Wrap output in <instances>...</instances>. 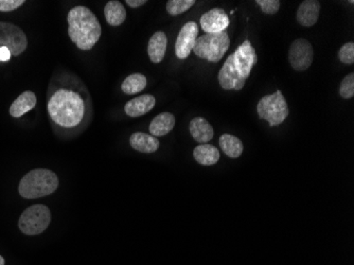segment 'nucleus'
<instances>
[{
    "instance_id": "nucleus-14",
    "label": "nucleus",
    "mask_w": 354,
    "mask_h": 265,
    "mask_svg": "<svg viewBox=\"0 0 354 265\" xmlns=\"http://www.w3.org/2000/svg\"><path fill=\"white\" fill-rule=\"evenodd\" d=\"M130 144L132 149L141 153H154L159 149L160 142L154 136L144 132H136L130 136Z\"/></svg>"
},
{
    "instance_id": "nucleus-2",
    "label": "nucleus",
    "mask_w": 354,
    "mask_h": 265,
    "mask_svg": "<svg viewBox=\"0 0 354 265\" xmlns=\"http://www.w3.org/2000/svg\"><path fill=\"white\" fill-rule=\"evenodd\" d=\"M258 62L256 50L246 39L239 48L227 57L219 72V83L225 90H239L244 87L253 67Z\"/></svg>"
},
{
    "instance_id": "nucleus-23",
    "label": "nucleus",
    "mask_w": 354,
    "mask_h": 265,
    "mask_svg": "<svg viewBox=\"0 0 354 265\" xmlns=\"http://www.w3.org/2000/svg\"><path fill=\"white\" fill-rule=\"evenodd\" d=\"M195 3V0H170L167 3V11L171 17H177L188 11Z\"/></svg>"
},
{
    "instance_id": "nucleus-1",
    "label": "nucleus",
    "mask_w": 354,
    "mask_h": 265,
    "mask_svg": "<svg viewBox=\"0 0 354 265\" xmlns=\"http://www.w3.org/2000/svg\"><path fill=\"white\" fill-rule=\"evenodd\" d=\"M48 114L57 126L75 130L84 122L87 106L80 92L72 88H59L48 101Z\"/></svg>"
},
{
    "instance_id": "nucleus-7",
    "label": "nucleus",
    "mask_w": 354,
    "mask_h": 265,
    "mask_svg": "<svg viewBox=\"0 0 354 265\" xmlns=\"http://www.w3.org/2000/svg\"><path fill=\"white\" fill-rule=\"evenodd\" d=\"M51 213L45 205H33L23 211L19 217V227L27 235H39L48 228Z\"/></svg>"
},
{
    "instance_id": "nucleus-8",
    "label": "nucleus",
    "mask_w": 354,
    "mask_h": 265,
    "mask_svg": "<svg viewBox=\"0 0 354 265\" xmlns=\"http://www.w3.org/2000/svg\"><path fill=\"white\" fill-rule=\"evenodd\" d=\"M27 46V37L21 28L14 23L0 21V47H6L12 55L19 57Z\"/></svg>"
},
{
    "instance_id": "nucleus-17",
    "label": "nucleus",
    "mask_w": 354,
    "mask_h": 265,
    "mask_svg": "<svg viewBox=\"0 0 354 265\" xmlns=\"http://www.w3.org/2000/svg\"><path fill=\"white\" fill-rule=\"evenodd\" d=\"M175 126V117L170 112H161L152 120L150 124V132L154 137H162L173 130Z\"/></svg>"
},
{
    "instance_id": "nucleus-27",
    "label": "nucleus",
    "mask_w": 354,
    "mask_h": 265,
    "mask_svg": "<svg viewBox=\"0 0 354 265\" xmlns=\"http://www.w3.org/2000/svg\"><path fill=\"white\" fill-rule=\"evenodd\" d=\"M25 3V0H0V12H12Z\"/></svg>"
},
{
    "instance_id": "nucleus-25",
    "label": "nucleus",
    "mask_w": 354,
    "mask_h": 265,
    "mask_svg": "<svg viewBox=\"0 0 354 265\" xmlns=\"http://www.w3.org/2000/svg\"><path fill=\"white\" fill-rule=\"evenodd\" d=\"M338 59L346 65H352L354 63V43L352 41L345 43L338 51Z\"/></svg>"
},
{
    "instance_id": "nucleus-18",
    "label": "nucleus",
    "mask_w": 354,
    "mask_h": 265,
    "mask_svg": "<svg viewBox=\"0 0 354 265\" xmlns=\"http://www.w3.org/2000/svg\"><path fill=\"white\" fill-rule=\"evenodd\" d=\"M35 106H37V96L35 92H25L12 103L9 112L14 118H19L33 110Z\"/></svg>"
},
{
    "instance_id": "nucleus-26",
    "label": "nucleus",
    "mask_w": 354,
    "mask_h": 265,
    "mask_svg": "<svg viewBox=\"0 0 354 265\" xmlns=\"http://www.w3.org/2000/svg\"><path fill=\"white\" fill-rule=\"evenodd\" d=\"M256 3L260 6L263 13L274 15L280 9L279 0H256Z\"/></svg>"
},
{
    "instance_id": "nucleus-16",
    "label": "nucleus",
    "mask_w": 354,
    "mask_h": 265,
    "mask_svg": "<svg viewBox=\"0 0 354 265\" xmlns=\"http://www.w3.org/2000/svg\"><path fill=\"white\" fill-rule=\"evenodd\" d=\"M189 130L193 139L201 144L210 141L215 135L213 126L203 117H197L193 119V121L190 122Z\"/></svg>"
},
{
    "instance_id": "nucleus-29",
    "label": "nucleus",
    "mask_w": 354,
    "mask_h": 265,
    "mask_svg": "<svg viewBox=\"0 0 354 265\" xmlns=\"http://www.w3.org/2000/svg\"><path fill=\"white\" fill-rule=\"evenodd\" d=\"M146 3H148L146 0H126V3H128L130 8H139Z\"/></svg>"
},
{
    "instance_id": "nucleus-9",
    "label": "nucleus",
    "mask_w": 354,
    "mask_h": 265,
    "mask_svg": "<svg viewBox=\"0 0 354 265\" xmlns=\"http://www.w3.org/2000/svg\"><path fill=\"white\" fill-rule=\"evenodd\" d=\"M314 60V50L311 43L304 39L293 41L288 51L291 66L296 71H304L311 66Z\"/></svg>"
},
{
    "instance_id": "nucleus-28",
    "label": "nucleus",
    "mask_w": 354,
    "mask_h": 265,
    "mask_svg": "<svg viewBox=\"0 0 354 265\" xmlns=\"http://www.w3.org/2000/svg\"><path fill=\"white\" fill-rule=\"evenodd\" d=\"M12 55L9 49L6 47H0V62H8L11 59Z\"/></svg>"
},
{
    "instance_id": "nucleus-3",
    "label": "nucleus",
    "mask_w": 354,
    "mask_h": 265,
    "mask_svg": "<svg viewBox=\"0 0 354 265\" xmlns=\"http://www.w3.org/2000/svg\"><path fill=\"white\" fill-rule=\"evenodd\" d=\"M68 35L81 50L94 48L102 35V27L96 15L84 6H77L68 12Z\"/></svg>"
},
{
    "instance_id": "nucleus-22",
    "label": "nucleus",
    "mask_w": 354,
    "mask_h": 265,
    "mask_svg": "<svg viewBox=\"0 0 354 265\" xmlns=\"http://www.w3.org/2000/svg\"><path fill=\"white\" fill-rule=\"evenodd\" d=\"M146 86V78L142 73H132L122 83V92L126 95H136Z\"/></svg>"
},
{
    "instance_id": "nucleus-15",
    "label": "nucleus",
    "mask_w": 354,
    "mask_h": 265,
    "mask_svg": "<svg viewBox=\"0 0 354 265\" xmlns=\"http://www.w3.org/2000/svg\"><path fill=\"white\" fill-rule=\"evenodd\" d=\"M168 39L167 35L162 31H157L154 33L153 37L150 39L148 45V55L150 60L154 64H159L165 57L167 51Z\"/></svg>"
},
{
    "instance_id": "nucleus-5",
    "label": "nucleus",
    "mask_w": 354,
    "mask_h": 265,
    "mask_svg": "<svg viewBox=\"0 0 354 265\" xmlns=\"http://www.w3.org/2000/svg\"><path fill=\"white\" fill-rule=\"evenodd\" d=\"M230 46V39L226 31L219 33H206L197 37L193 52L210 63H219L226 55Z\"/></svg>"
},
{
    "instance_id": "nucleus-24",
    "label": "nucleus",
    "mask_w": 354,
    "mask_h": 265,
    "mask_svg": "<svg viewBox=\"0 0 354 265\" xmlns=\"http://www.w3.org/2000/svg\"><path fill=\"white\" fill-rule=\"evenodd\" d=\"M340 96L344 99H351L354 96V73L351 72L345 77L340 85Z\"/></svg>"
},
{
    "instance_id": "nucleus-12",
    "label": "nucleus",
    "mask_w": 354,
    "mask_h": 265,
    "mask_svg": "<svg viewBox=\"0 0 354 265\" xmlns=\"http://www.w3.org/2000/svg\"><path fill=\"white\" fill-rule=\"evenodd\" d=\"M155 104V98L152 95H142L128 101L124 106V110L128 116L137 118L151 112Z\"/></svg>"
},
{
    "instance_id": "nucleus-10",
    "label": "nucleus",
    "mask_w": 354,
    "mask_h": 265,
    "mask_svg": "<svg viewBox=\"0 0 354 265\" xmlns=\"http://www.w3.org/2000/svg\"><path fill=\"white\" fill-rule=\"evenodd\" d=\"M197 35H199V27H197L195 21H189V23L184 25L181 32L179 33V37L176 39V57L181 60H185L189 57L190 53L193 50V47H195Z\"/></svg>"
},
{
    "instance_id": "nucleus-30",
    "label": "nucleus",
    "mask_w": 354,
    "mask_h": 265,
    "mask_svg": "<svg viewBox=\"0 0 354 265\" xmlns=\"http://www.w3.org/2000/svg\"><path fill=\"white\" fill-rule=\"evenodd\" d=\"M0 265H5V259L0 256Z\"/></svg>"
},
{
    "instance_id": "nucleus-11",
    "label": "nucleus",
    "mask_w": 354,
    "mask_h": 265,
    "mask_svg": "<svg viewBox=\"0 0 354 265\" xmlns=\"http://www.w3.org/2000/svg\"><path fill=\"white\" fill-rule=\"evenodd\" d=\"M228 15L219 8H215L201 17V27L206 33H219L229 27Z\"/></svg>"
},
{
    "instance_id": "nucleus-21",
    "label": "nucleus",
    "mask_w": 354,
    "mask_h": 265,
    "mask_svg": "<svg viewBox=\"0 0 354 265\" xmlns=\"http://www.w3.org/2000/svg\"><path fill=\"white\" fill-rule=\"evenodd\" d=\"M219 146L227 156L238 158L243 153V144L238 137L230 134H223L219 138Z\"/></svg>"
},
{
    "instance_id": "nucleus-4",
    "label": "nucleus",
    "mask_w": 354,
    "mask_h": 265,
    "mask_svg": "<svg viewBox=\"0 0 354 265\" xmlns=\"http://www.w3.org/2000/svg\"><path fill=\"white\" fill-rule=\"evenodd\" d=\"M57 187L59 179L55 172L47 169H35L21 179L19 193L25 199H39L52 195Z\"/></svg>"
},
{
    "instance_id": "nucleus-6",
    "label": "nucleus",
    "mask_w": 354,
    "mask_h": 265,
    "mask_svg": "<svg viewBox=\"0 0 354 265\" xmlns=\"http://www.w3.org/2000/svg\"><path fill=\"white\" fill-rule=\"evenodd\" d=\"M257 110L261 119L268 121L270 126H280L290 114L288 103L282 90H277L275 94L263 97L259 101Z\"/></svg>"
},
{
    "instance_id": "nucleus-20",
    "label": "nucleus",
    "mask_w": 354,
    "mask_h": 265,
    "mask_svg": "<svg viewBox=\"0 0 354 265\" xmlns=\"http://www.w3.org/2000/svg\"><path fill=\"white\" fill-rule=\"evenodd\" d=\"M104 17H106L108 25L118 27L126 21V11L120 1L112 0V1H108L104 8Z\"/></svg>"
},
{
    "instance_id": "nucleus-19",
    "label": "nucleus",
    "mask_w": 354,
    "mask_h": 265,
    "mask_svg": "<svg viewBox=\"0 0 354 265\" xmlns=\"http://www.w3.org/2000/svg\"><path fill=\"white\" fill-rule=\"evenodd\" d=\"M193 156L199 165L213 166L219 161V152L215 146L211 144H199L195 146Z\"/></svg>"
},
{
    "instance_id": "nucleus-13",
    "label": "nucleus",
    "mask_w": 354,
    "mask_h": 265,
    "mask_svg": "<svg viewBox=\"0 0 354 265\" xmlns=\"http://www.w3.org/2000/svg\"><path fill=\"white\" fill-rule=\"evenodd\" d=\"M320 13V3L316 0H306L298 8V23L304 27H312L317 23Z\"/></svg>"
}]
</instances>
